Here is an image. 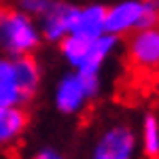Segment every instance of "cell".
I'll use <instances>...</instances> for the list:
<instances>
[{
    "label": "cell",
    "mask_w": 159,
    "mask_h": 159,
    "mask_svg": "<svg viewBox=\"0 0 159 159\" xmlns=\"http://www.w3.org/2000/svg\"><path fill=\"white\" fill-rule=\"evenodd\" d=\"M40 87V66L32 55H0V106H24Z\"/></svg>",
    "instance_id": "1"
},
{
    "label": "cell",
    "mask_w": 159,
    "mask_h": 159,
    "mask_svg": "<svg viewBox=\"0 0 159 159\" xmlns=\"http://www.w3.org/2000/svg\"><path fill=\"white\" fill-rule=\"evenodd\" d=\"M43 40L38 24L19 9L0 7V51L4 55H32Z\"/></svg>",
    "instance_id": "2"
},
{
    "label": "cell",
    "mask_w": 159,
    "mask_h": 159,
    "mask_svg": "<svg viewBox=\"0 0 159 159\" xmlns=\"http://www.w3.org/2000/svg\"><path fill=\"white\" fill-rule=\"evenodd\" d=\"M159 21L157 0H121L106 7V34L127 36Z\"/></svg>",
    "instance_id": "3"
},
{
    "label": "cell",
    "mask_w": 159,
    "mask_h": 159,
    "mask_svg": "<svg viewBox=\"0 0 159 159\" xmlns=\"http://www.w3.org/2000/svg\"><path fill=\"white\" fill-rule=\"evenodd\" d=\"M100 91V74L87 72H68L61 76L55 87V108L64 115H74L85 108V104Z\"/></svg>",
    "instance_id": "4"
},
{
    "label": "cell",
    "mask_w": 159,
    "mask_h": 159,
    "mask_svg": "<svg viewBox=\"0 0 159 159\" xmlns=\"http://www.w3.org/2000/svg\"><path fill=\"white\" fill-rule=\"evenodd\" d=\"M127 57L140 72H159V21L129 34Z\"/></svg>",
    "instance_id": "5"
},
{
    "label": "cell",
    "mask_w": 159,
    "mask_h": 159,
    "mask_svg": "<svg viewBox=\"0 0 159 159\" xmlns=\"http://www.w3.org/2000/svg\"><path fill=\"white\" fill-rule=\"evenodd\" d=\"M136 134L129 125H110L98 136L91 148V159H134Z\"/></svg>",
    "instance_id": "6"
},
{
    "label": "cell",
    "mask_w": 159,
    "mask_h": 159,
    "mask_svg": "<svg viewBox=\"0 0 159 159\" xmlns=\"http://www.w3.org/2000/svg\"><path fill=\"white\" fill-rule=\"evenodd\" d=\"M70 34L83 38H96L106 34V7L102 4L74 7L70 17Z\"/></svg>",
    "instance_id": "7"
},
{
    "label": "cell",
    "mask_w": 159,
    "mask_h": 159,
    "mask_svg": "<svg viewBox=\"0 0 159 159\" xmlns=\"http://www.w3.org/2000/svg\"><path fill=\"white\" fill-rule=\"evenodd\" d=\"M72 4H66V2H61L57 0L55 4H53V9H51L43 19H40V34L43 38H47L51 43H60L64 38L70 34V17H72Z\"/></svg>",
    "instance_id": "8"
},
{
    "label": "cell",
    "mask_w": 159,
    "mask_h": 159,
    "mask_svg": "<svg viewBox=\"0 0 159 159\" xmlns=\"http://www.w3.org/2000/svg\"><path fill=\"white\" fill-rule=\"evenodd\" d=\"M28 112L24 106H0V147H9L24 136Z\"/></svg>",
    "instance_id": "9"
},
{
    "label": "cell",
    "mask_w": 159,
    "mask_h": 159,
    "mask_svg": "<svg viewBox=\"0 0 159 159\" xmlns=\"http://www.w3.org/2000/svg\"><path fill=\"white\" fill-rule=\"evenodd\" d=\"M140 142L144 155L151 159L159 157V119L155 115H147L140 127Z\"/></svg>",
    "instance_id": "10"
},
{
    "label": "cell",
    "mask_w": 159,
    "mask_h": 159,
    "mask_svg": "<svg viewBox=\"0 0 159 159\" xmlns=\"http://www.w3.org/2000/svg\"><path fill=\"white\" fill-rule=\"evenodd\" d=\"M57 0H19V11L30 15L32 19H43L53 9Z\"/></svg>",
    "instance_id": "11"
},
{
    "label": "cell",
    "mask_w": 159,
    "mask_h": 159,
    "mask_svg": "<svg viewBox=\"0 0 159 159\" xmlns=\"http://www.w3.org/2000/svg\"><path fill=\"white\" fill-rule=\"evenodd\" d=\"M30 159H66L61 155L60 151H55V148H40L38 153H34Z\"/></svg>",
    "instance_id": "12"
}]
</instances>
